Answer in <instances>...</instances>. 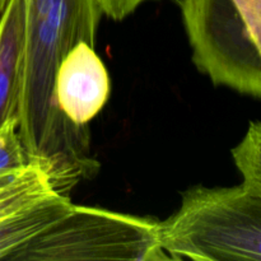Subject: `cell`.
Listing matches in <instances>:
<instances>
[{
	"label": "cell",
	"instance_id": "8fae6325",
	"mask_svg": "<svg viewBox=\"0 0 261 261\" xmlns=\"http://www.w3.org/2000/svg\"><path fill=\"white\" fill-rule=\"evenodd\" d=\"M261 54V0H232Z\"/></svg>",
	"mask_w": 261,
	"mask_h": 261
},
{
	"label": "cell",
	"instance_id": "9c48e42d",
	"mask_svg": "<svg viewBox=\"0 0 261 261\" xmlns=\"http://www.w3.org/2000/svg\"><path fill=\"white\" fill-rule=\"evenodd\" d=\"M33 163L20 138L18 116L9 117L0 126V180L22 172Z\"/></svg>",
	"mask_w": 261,
	"mask_h": 261
},
{
	"label": "cell",
	"instance_id": "52a82bcc",
	"mask_svg": "<svg viewBox=\"0 0 261 261\" xmlns=\"http://www.w3.org/2000/svg\"><path fill=\"white\" fill-rule=\"evenodd\" d=\"M71 205L69 195L55 191L0 219V260H14L28 242L63 217Z\"/></svg>",
	"mask_w": 261,
	"mask_h": 261
},
{
	"label": "cell",
	"instance_id": "30bf717a",
	"mask_svg": "<svg viewBox=\"0 0 261 261\" xmlns=\"http://www.w3.org/2000/svg\"><path fill=\"white\" fill-rule=\"evenodd\" d=\"M231 153L244 182L261 191V121L250 122L245 137Z\"/></svg>",
	"mask_w": 261,
	"mask_h": 261
},
{
	"label": "cell",
	"instance_id": "6da1fadb",
	"mask_svg": "<svg viewBox=\"0 0 261 261\" xmlns=\"http://www.w3.org/2000/svg\"><path fill=\"white\" fill-rule=\"evenodd\" d=\"M24 36L17 116L28 157L64 194L98 168L89 155L88 126L71 124L54 103L55 73L76 43L96 45L97 0H23Z\"/></svg>",
	"mask_w": 261,
	"mask_h": 261
},
{
	"label": "cell",
	"instance_id": "7c38bea8",
	"mask_svg": "<svg viewBox=\"0 0 261 261\" xmlns=\"http://www.w3.org/2000/svg\"><path fill=\"white\" fill-rule=\"evenodd\" d=\"M101 7L103 17L115 22L124 20L135 12L140 5L150 0H97Z\"/></svg>",
	"mask_w": 261,
	"mask_h": 261
},
{
	"label": "cell",
	"instance_id": "7a4b0ae2",
	"mask_svg": "<svg viewBox=\"0 0 261 261\" xmlns=\"http://www.w3.org/2000/svg\"><path fill=\"white\" fill-rule=\"evenodd\" d=\"M160 242L170 260L261 261V191L244 181L189 189L160 221Z\"/></svg>",
	"mask_w": 261,
	"mask_h": 261
},
{
	"label": "cell",
	"instance_id": "277c9868",
	"mask_svg": "<svg viewBox=\"0 0 261 261\" xmlns=\"http://www.w3.org/2000/svg\"><path fill=\"white\" fill-rule=\"evenodd\" d=\"M193 61L216 86L261 98V54L232 0H180Z\"/></svg>",
	"mask_w": 261,
	"mask_h": 261
},
{
	"label": "cell",
	"instance_id": "5b68a950",
	"mask_svg": "<svg viewBox=\"0 0 261 261\" xmlns=\"http://www.w3.org/2000/svg\"><path fill=\"white\" fill-rule=\"evenodd\" d=\"M111 81L102 59L88 42L76 43L61 59L54 78V103L76 126H88L103 110Z\"/></svg>",
	"mask_w": 261,
	"mask_h": 261
},
{
	"label": "cell",
	"instance_id": "ba28073f",
	"mask_svg": "<svg viewBox=\"0 0 261 261\" xmlns=\"http://www.w3.org/2000/svg\"><path fill=\"white\" fill-rule=\"evenodd\" d=\"M55 191L59 190L53 178L40 163H33L22 172L0 180V219Z\"/></svg>",
	"mask_w": 261,
	"mask_h": 261
},
{
	"label": "cell",
	"instance_id": "4fadbf2b",
	"mask_svg": "<svg viewBox=\"0 0 261 261\" xmlns=\"http://www.w3.org/2000/svg\"><path fill=\"white\" fill-rule=\"evenodd\" d=\"M7 3H8V0H0V14H2V12L4 10Z\"/></svg>",
	"mask_w": 261,
	"mask_h": 261
},
{
	"label": "cell",
	"instance_id": "8992f818",
	"mask_svg": "<svg viewBox=\"0 0 261 261\" xmlns=\"http://www.w3.org/2000/svg\"><path fill=\"white\" fill-rule=\"evenodd\" d=\"M23 36V0H8L0 14V126L17 115Z\"/></svg>",
	"mask_w": 261,
	"mask_h": 261
},
{
	"label": "cell",
	"instance_id": "3957f363",
	"mask_svg": "<svg viewBox=\"0 0 261 261\" xmlns=\"http://www.w3.org/2000/svg\"><path fill=\"white\" fill-rule=\"evenodd\" d=\"M170 260L160 221L94 206L73 205L28 242L14 261Z\"/></svg>",
	"mask_w": 261,
	"mask_h": 261
}]
</instances>
